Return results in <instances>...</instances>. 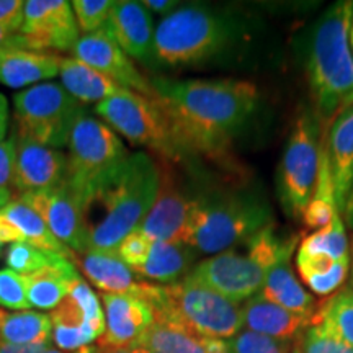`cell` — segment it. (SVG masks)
Segmentation results:
<instances>
[{
  "instance_id": "cell-1",
  "label": "cell",
  "mask_w": 353,
  "mask_h": 353,
  "mask_svg": "<svg viewBox=\"0 0 353 353\" xmlns=\"http://www.w3.org/2000/svg\"><path fill=\"white\" fill-rule=\"evenodd\" d=\"M154 99L169 118L185 154L221 159L259 105V90L239 79L151 81Z\"/></svg>"
},
{
  "instance_id": "cell-2",
  "label": "cell",
  "mask_w": 353,
  "mask_h": 353,
  "mask_svg": "<svg viewBox=\"0 0 353 353\" xmlns=\"http://www.w3.org/2000/svg\"><path fill=\"white\" fill-rule=\"evenodd\" d=\"M161 167L145 152H132L82 208L88 249L117 252L156 203Z\"/></svg>"
},
{
  "instance_id": "cell-3",
  "label": "cell",
  "mask_w": 353,
  "mask_h": 353,
  "mask_svg": "<svg viewBox=\"0 0 353 353\" xmlns=\"http://www.w3.org/2000/svg\"><path fill=\"white\" fill-rule=\"evenodd\" d=\"M353 2H337L324 12L307 34L304 76L316 120L325 130L353 87V56L348 32Z\"/></svg>"
},
{
  "instance_id": "cell-4",
  "label": "cell",
  "mask_w": 353,
  "mask_h": 353,
  "mask_svg": "<svg viewBox=\"0 0 353 353\" xmlns=\"http://www.w3.org/2000/svg\"><path fill=\"white\" fill-rule=\"evenodd\" d=\"M272 224L270 203L260 190H205L190 200L179 242L195 254L216 255L244 244Z\"/></svg>"
},
{
  "instance_id": "cell-5",
  "label": "cell",
  "mask_w": 353,
  "mask_h": 353,
  "mask_svg": "<svg viewBox=\"0 0 353 353\" xmlns=\"http://www.w3.org/2000/svg\"><path fill=\"white\" fill-rule=\"evenodd\" d=\"M245 34L236 13L210 6H180L159 21L151 64L179 69L210 63L226 54Z\"/></svg>"
},
{
  "instance_id": "cell-6",
  "label": "cell",
  "mask_w": 353,
  "mask_h": 353,
  "mask_svg": "<svg viewBox=\"0 0 353 353\" xmlns=\"http://www.w3.org/2000/svg\"><path fill=\"white\" fill-rule=\"evenodd\" d=\"M139 298L151 304L156 322L187 330L196 337L228 341L244 329L239 304L187 276L174 285L145 281Z\"/></svg>"
},
{
  "instance_id": "cell-7",
  "label": "cell",
  "mask_w": 353,
  "mask_h": 353,
  "mask_svg": "<svg viewBox=\"0 0 353 353\" xmlns=\"http://www.w3.org/2000/svg\"><path fill=\"white\" fill-rule=\"evenodd\" d=\"M130 156L123 141L107 123L87 112L76 121L69 138L65 185L81 208Z\"/></svg>"
},
{
  "instance_id": "cell-8",
  "label": "cell",
  "mask_w": 353,
  "mask_h": 353,
  "mask_svg": "<svg viewBox=\"0 0 353 353\" xmlns=\"http://www.w3.org/2000/svg\"><path fill=\"white\" fill-rule=\"evenodd\" d=\"M321 125L314 113L301 108L291 128L276 170V195L285 214L301 218L314 195L321 167Z\"/></svg>"
},
{
  "instance_id": "cell-9",
  "label": "cell",
  "mask_w": 353,
  "mask_h": 353,
  "mask_svg": "<svg viewBox=\"0 0 353 353\" xmlns=\"http://www.w3.org/2000/svg\"><path fill=\"white\" fill-rule=\"evenodd\" d=\"M13 132L46 148L59 149L69 144L70 132L85 113L77 101L59 83H38L15 95Z\"/></svg>"
},
{
  "instance_id": "cell-10",
  "label": "cell",
  "mask_w": 353,
  "mask_h": 353,
  "mask_svg": "<svg viewBox=\"0 0 353 353\" xmlns=\"http://www.w3.org/2000/svg\"><path fill=\"white\" fill-rule=\"evenodd\" d=\"M95 113L130 143L151 149L167 162L185 157L169 118L154 97L125 88L121 94L97 103Z\"/></svg>"
},
{
  "instance_id": "cell-11",
  "label": "cell",
  "mask_w": 353,
  "mask_h": 353,
  "mask_svg": "<svg viewBox=\"0 0 353 353\" xmlns=\"http://www.w3.org/2000/svg\"><path fill=\"white\" fill-rule=\"evenodd\" d=\"M51 341L61 352H77L99 342L105 334V312L100 298L81 276L69 296L51 314Z\"/></svg>"
},
{
  "instance_id": "cell-12",
  "label": "cell",
  "mask_w": 353,
  "mask_h": 353,
  "mask_svg": "<svg viewBox=\"0 0 353 353\" xmlns=\"http://www.w3.org/2000/svg\"><path fill=\"white\" fill-rule=\"evenodd\" d=\"M265 275L267 270L247 249H229L193 265L187 278L239 304L260 293Z\"/></svg>"
},
{
  "instance_id": "cell-13",
  "label": "cell",
  "mask_w": 353,
  "mask_h": 353,
  "mask_svg": "<svg viewBox=\"0 0 353 353\" xmlns=\"http://www.w3.org/2000/svg\"><path fill=\"white\" fill-rule=\"evenodd\" d=\"M20 33L37 52L72 51L81 38L72 7L65 0H26Z\"/></svg>"
},
{
  "instance_id": "cell-14",
  "label": "cell",
  "mask_w": 353,
  "mask_h": 353,
  "mask_svg": "<svg viewBox=\"0 0 353 353\" xmlns=\"http://www.w3.org/2000/svg\"><path fill=\"white\" fill-rule=\"evenodd\" d=\"M19 200L28 205L41 216L50 231L61 244L74 254L85 252L88 249L87 228L83 223L82 208L74 198L68 185L44 192H30L19 195Z\"/></svg>"
},
{
  "instance_id": "cell-15",
  "label": "cell",
  "mask_w": 353,
  "mask_h": 353,
  "mask_svg": "<svg viewBox=\"0 0 353 353\" xmlns=\"http://www.w3.org/2000/svg\"><path fill=\"white\" fill-rule=\"evenodd\" d=\"M72 54L74 59L82 61L83 64L105 74L123 88L145 97H154L151 82L145 81V77L136 69L121 48L110 38L105 28L79 38L76 46L72 48Z\"/></svg>"
},
{
  "instance_id": "cell-16",
  "label": "cell",
  "mask_w": 353,
  "mask_h": 353,
  "mask_svg": "<svg viewBox=\"0 0 353 353\" xmlns=\"http://www.w3.org/2000/svg\"><path fill=\"white\" fill-rule=\"evenodd\" d=\"M68 156L57 149L17 138L15 169L12 187L19 195L44 192L65 183Z\"/></svg>"
},
{
  "instance_id": "cell-17",
  "label": "cell",
  "mask_w": 353,
  "mask_h": 353,
  "mask_svg": "<svg viewBox=\"0 0 353 353\" xmlns=\"http://www.w3.org/2000/svg\"><path fill=\"white\" fill-rule=\"evenodd\" d=\"M105 306V334L95 342L100 347H132L156 322L145 299L134 294L101 293Z\"/></svg>"
},
{
  "instance_id": "cell-18",
  "label": "cell",
  "mask_w": 353,
  "mask_h": 353,
  "mask_svg": "<svg viewBox=\"0 0 353 353\" xmlns=\"http://www.w3.org/2000/svg\"><path fill=\"white\" fill-rule=\"evenodd\" d=\"M103 28L128 57L151 63L156 28L151 12L143 2H114Z\"/></svg>"
},
{
  "instance_id": "cell-19",
  "label": "cell",
  "mask_w": 353,
  "mask_h": 353,
  "mask_svg": "<svg viewBox=\"0 0 353 353\" xmlns=\"http://www.w3.org/2000/svg\"><path fill=\"white\" fill-rule=\"evenodd\" d=\"M190 200L192 196L183 193L167 165H162L156 203L138 229L151 242L180 241L188 221Z\"/></svg>"
},
{
  "instance_id": "cell-20",
  "label": "cell",
  "mask_w": 353,
  "mask_h": 353,
  "mask_svg": "<svg viewBox=\"0 0 353 353\" xmlns=\"http://www.w3.org/2000/svg\"><path fill=\"white\" fill-rule=\"evenodd\" d=\"M322 143L332 176L335 203L342 214L353 180V105L341 110L332 123L322 130Z\"/></svg>"
},
{
  "instance_id": "cell-21",
  "label": "cell",
  "mask_w": 353,
  "mask_h": 353,
  "mask_svg": "<svg viewBox=\"0 0 353 353\" xmlns=\"http://www.w3.org/2000/svg\"><path fill=\"white\" fill-rule=\"evenodd\" d=\"M0 242L2 244H25L37 245L39 249L52 250L59 254H72L64 244L56 239L41 216L37 211L13 198L8 205L0 211Z\"/></svg>"
},
{
  "instance_id": "cell-22",
  "label": "cell",
  "mask_w": 353,
  "mask_h": 353,
  "mask_svg": "<svg viewBox=\"0 0 353 353\" xmlns=\"http://www.w3.org/2000/svg\"><path fill=\"white\" fill-rule=\"evenodd\" d=\"M242 322L247 330L268 335V337L291 341L298 339L309 325V317L299 316L288 309L265 299L262 294H255L242 304Z\"/></svg>"
},
{
  "instance_id": "cell-23",
  "label": "cell",
  "mask_w": 353,
  "mask_h": 353,
  "mask_svg": "<svg viewBox=\"0 0 353 353\" xmlns=\"http://www.w3.org/2000/svg\"><path fill=\"white\" fill-rule=\"evenodd\" d=\"M76 262L92 285L101 293H123L139 296L144 281H138L131 268L118 257L117 252H100L87 249L85 252L72 254Z\"/></svg>"
},
{
  "instance_id": "cell-24",
  "label": "cell",
  "mask_w": 353,
  "mask_h": 353,
  "mask_svg": "<svg viewBox=\"0 0 353 353\" xmlns=\"http://www.w3.org/2000/svg\"><path fill=\"white\" fill-rule=\"evenodd\" d=\"M260 294L278 306L296 312L311 319L316 312V301L312 294L299 283L290 265V259H283L268 268Z\"/></svg>"
},
{
  "instance_id": "cell-25",
  "label": "cell",
  "mask_w": 353,
  "mask_h": 353,
  "mask_svg": "<svg viewBox=\"0 0 353 353\" xmlns=\"http://www.w3.org/2000/svg\"><path fill=\"white\" fill-rule=\"evenodd\" d=\"M196 254L183 242H152L151 252L138 270L144 280L162 285H174L182 281L192 272Z\"/></svg>"
},
{
  "instance_id": "cell-26",
  "label": "cell",
  "mask_w": 353,
  "mask_h": 353,
  "mask_svg": "<svg viewBox=\"0 0 353 353\" xmlns=\"http://www.w3.org/2000/svg\"><path fill=\"white\" fill-rule=\"evenodd\" d=\"M63 57L50 52L12 51L0 59V82L20 88L56 77Z\"/></svg>"
},
{
  "instance_id": "cell-27",
  "label": "cell",
  "mask_w": 353,
  "mask_h": 353,
  "mask_svg": "<svg viewBox=\"0 0 353 353\" xmlns=\"http://www.w3.org/2000/svg\"><path fill=\"white\" fill-rule=\"evenodd\" d=\"M59 76L65 90L81 103H100L125 90L105 74L74 57L61 59Z\"/></svg>"
},
{
  "instance_id": "cell-28",
  "label": "cell",
  "mask_w": 353,
  "mask_h": 353,
  "mask_svg": "<svg viewBox=\"0 0 353 353\" xmlns=\"http://www.w3.org/2000/svg\"><path fill=\"white\" fill-rule=\"evenodd\" d=\"M296 268L303 283L317 296H330L347 280L350 257L332 259L329 255L296 252Z\"/></svg>"
},
{
  "instance_id": "cell-29",
  "label": "cell",
  "mask_w": 353,
  "mask_h": 353,
  "mask_svg": "<svg viewBox=\"0 0 353 353\" xmlns=\"http://www.w3.org/2000/svg\"><path fill=\"white\" fill-rule=\"evenodd\" d=\"M81 276L76 263L64 268H48L34 275L25 276L26 294L32 307L52 311L69 296L74 281Z\"/></svg>"
},
{
  "instance_id": "cell-30",
  "label": "cell",
  "mask_w": 353,
  "mask_h": 353,
  "mask_svg": "<svg viewBox=\"0 0 353 353\" xmlns=\"http://www.w3.org/2000/svg\"><path fill=\"white\" fill-rule=\"evenodd\" d=\"M52 325L48 314L37 311H3L0 309V343L38 345L51 343Z\"/></svg>"
},
{
  "instance_id": "cell-31",
  "label": "cell",
  "mask_w": 353,
  "mask_h": 353,
  "mask_svg": "<svg viewBox=\"0 0 353 353\" xmlns=\"http://www.w3.org/2000/svg\"><path fill=\"white\" fill-rule=\"evenodd\" d=\"M311 325L335 341L353 347V296L345 288L330 294L311 317Z\"/></svg>"
},
{
  "instance_id": "cell-32",
  "label": "cell",
  "mask_w": 353,
  "mask_h": 353,
  "mask_svg": "<svg viewBox=\"0 0 353 353\" xmlns=\"http://www.w3.org/2000/svg\"><path fill=\"white\" fill-rule=\"evenodd\" d=\"M337 214H341V211H339L337 203H335L332 176H330L327 156H325L324 143H322V134H321L319 176H317L314 195H312V198L307 203V206L304 208L301 219L309 229L321 231V229L327 228Z\"/></svg>"
},
{
  "instance_id": "cell-33",
  "label": "cell",
  "mask_w": 353,
  "mask_h": 353,
  "mask_svg": "<svg viewBox=\"0 0 353 353\" xmlns=\"http://www.w3.org/2000/svg\"><path fill=\"white\" fill-rule=\"evenodd\" d=\"M134 347L156 353H208L201 337L164 322H154Z\"/></svg>"
},
{
  "instance_id": "cell-34",
  "label": "cell",
  "mask_w": 353,
  "mask_h": 353,
  "mask_svg": "<svg viewBox=\"0 0 353 353\" xmlns=\"http://www.w3.org/2000/svg\"><path fill=\"white\" fill-rule=\"evenodd\" d=\"M74 254V252H72ZM72 254H59L39 249L37 245L17 242L8 245L6 252L7 267L21 276H30L48 268H64L72 262Z\"/></svg>"
},
{
  "instance_id": "cell-35",
  "label": "cell",
  "mask_w": 353,
  "mask_h": 353,
  "mask_svg": "<svg viewBox=\"0 0 353 353\" xmlns=\"http://www.w3.org/2000/svg\"><path fill=\"white\" fill-rule=\"evenodd\" d=\"M298 250H303L306 254L329 255L332 259L350 257L348 255V239L342 214L335 216L327 228L314 231L306 239H303Z\"/></svg>"
},
{
  "instance_id": "cell-36",
  "label": "cell",
  "mask_w": 353,
  "mask_h": 353,
  "mask_svg": "<svg viewBox=\"0 0 353 353\" xmlns=\"http://www.w3.org/2000/svg\"><path fill=\"white\" fill-rule=\"evenodd\" d=\"M290 350L291 343L288 341H280L247 329L226 341V353H290Z\"/></svg>"
},
{
  "instance_id": "cell-37",
  "label": "cell",
  "mask_w": 353,
  "mask_h": 353,
  "mask_svg": "<svg viewBox=\"0 0 353 353\" xmlns=\"http://www.w3.org/2000/svg\"><path fill=\"white\" fill-rule=\"evenodd\" d=\"M113 3V0H74L70 2L79 30L88 34L103 28Z\"/></svg>"
},
{
  "instance_id": "cell-38",
  "label": "cell",
  "mask_w": 353,
  "mask_h": 353,
  "mask_svg": "<svg viewBox=\"0 0 353 353\" xmlns=\"http://www.w3.org/2000/svg\"><path fill=\"white\" fill-rule=\"evenodd\" d=\"M0 306L12 311H28L32 307L26 294L25 276L10 268L0 270Z\"/></svg>"
},
{
  "instance_id": "cell-39",
  "label": "cell",
  "mask_w": 353,
  "mask_h": 353,
  "mask_svg": "<svg viewBox=\"0 0 353 353\" xmlns=\"http://www.w3.org/2000/svg\"><path fill=\"white\" fill-rule=\"evenodd\" d=\"M151 247L152 242L139 229H134V231L128 234L125 239L120 242V245L117 249V255L134 273V270H138L141 265L144 263V260L148 259L149 252H151Z\"/></svg>"
},
{
  "instance_id": "cell-40",
  "label": "cell",
  "mask_w": 353,
  "mask_h": 353,
  "mask_svg": "<svg viewBox=\"0 0 353 353\" xmlns=\"http://www.w3.org/2000/svg\"><path fill=\"white\" fill-rule=\"evenodd\" d=\"M298 352L301 353H353V347L335 341L309 325L298 337Z\"/></svg>"
},
{
  "instance_id": "cell-41",
  "label": "cell",
  "mask_w": 353,
  "mask_h": 353,
  "mask_svg": "<svg viewBox=\"0 0 353 353\" xmlns=\"http://www.w3.org/2000/svg\"><path fill=\"white\" fill-rule=\"evenodd\" d=\"M17 156V134L0 141V190H10Z\"/></svg>"
},
{
  "instance_id": "cell-42",
  "label": "cell",
  "mask_w": 353,
  "mask_h": 353,
  "mask_svg": "<svg viewBox=\"0 0 353 353\" xmlns=\"http://www.w3.org/2000/svg\"><path fill=\"white\" fill-rule=\"evenodd\" d=\"M23 7L21 0H0V32L20 33L23 25Z\"/></svg>"
},
{
  "instance_id": "cell-43",
  "label": "cell",
  "mask_w": 353,
  "mask_h": 353,
  "mask_svg": "<svg viewBox=\"0 0 353 353\" xmlns=\"http://www.w3.org/2000/svg\"><path fill=\"white\" fill-rule=\"evenodd\" d=\"M0 50L6 51H33L32 43L21 33L0 32ZM37 52V51H34Z\"/></svg>"
},
{
  "instance_id": "cell-44",
  "label": "cell",
  "mask_w": 353,
  "mask_h": 353,
  "mask_svg": "<svg viewBox=\"0 0 353 353\" xmlns=\"http://www.w3.org/2000/svg\"><path fill=\"white\" fill-rule=\"evenodd\" d=\"M149 350H145L143 347H100L97 343H92V345H87L81 348V350L74 352V353H148Z\"/></svg>"
},
{
  "instance_id": "cell-45",
  "label": "cell",
  "mask_w": 353,
  "mask_h": 353,
  "mask_svg": "<svg viewBox=\"0 0 353 353\" xmlns=\"http://www.w3.org/2000/svg\"><path fill=\"white\" fill-rule=\"evenodd\" d=\"M144 6L149 8V12L161 13V15H170L172 12H175L182 3L175 2V0H144Z\"/></svg>"
},
{
  "instance_id": "cell-46",
  "label": "cell",
  "mask_w": 353,
  "mask_h": 353,
  "mask_svg": "<svg viewBox=\"0 0 353 353\" xmlns=\"http://www.w3.org/2000/svg\"><path fill=\"white\" fill-rule=\"evenodd\" d=\"M50 343H38V345H8L0 343V353H44Z\"/></svg>"
},
{
  "instance_id": "cell-47",
  "label": "cell",
  "mask_w": 353,
  "mask_h": 353,
  "mask_svg": "<svg viewBox=\"0 0 353 353\" xmlns=\"http://www.w3.org/2000/svg\"><path fill=\"white\" fill-rule=\"evenodd\" d=\"M8 101L6 97L0 94V141L6 139L7 130H8Z\"/></svg>"
},
{
  "instance_id": "cell-48",
  "label": "cell",
  "mask_w": 353,
  "mask_h": 353,
  "mask_svg": "<svg viewBox=\"0 0 353 353\" xmlns=\"http://www.w3.org/2000/svg\"><path fill=\"white\" fill-rule=\"evenodd\" d=\"M342 218L347 223V226L353 229V180H352L350 190H348V196L345 200V206H343Z\"/></svg>"
},
{
  "instance_id": "cell-49",
  "label": "cell",
  "mask_w": 353,
  "mask_h": 353,
  "mask_svg": "<svg viewBox=\"0 0 353 353\" xmlns=\"http://www.w3.org/2000/svg\"><path fill=\"white\" fill-rule=\"evenodd\" d=\"M13 200L10 190H0V211H2L6 206Z\"/></svg>"
},
{
  "instance_id": "cell-50",
  "label": "cell",
  "mask_w": 353,
  "mask_h": 353,
  "mask_svg": "<svg viewBox=\"0 0 353 353\" xmlns=\"http://www.w3.org/2000/svg\"><path fill=\"white\" fill-rule=\"evenodd\" d=\"M352 105H353V87H352V90H350V92H348V95L345 97V99H343L341 110H343V108H347V107H352ZM341 110H339V112H341ZM337 114H339V113H337Z\"/></svg>"
},
{
  "instance_id": "cell-51",
  "label": "cell",
  "mask_w": 353,
  "mask_h": 353,
  "mask_svg": "<svg viewBox=\"0 0 353 353\" xmlns=\"http://www.w3.org/2000/svg\"><path fill=\"white\" fill-rule=\"evenodd\" d=\"M345 290L353 296V270H352V273H350V276H348V281H347V285H345Z\"/></svg>"
},
{
  "instance_id": "cell-52",
  "label": "cell",
  "mask_w": 353,
  "mask_h": 353,
  "mask_svg": "<svg viewBox=\"0 0 353 353\" xmlns=\"http://www.w3.org/2000/svg\"><path fill=\"white\" fill-rule=\"evenodd\" d=\"M348 43H350V50H352V56H353V19H352V25H350V32H348Z\"/></svg>"
},
{
  "instance_id": "cell-53",
  "label": "cell",
  "mask_w": 353,
  "mask_h": 353,
  "mask_svg": "<svg viewBox=\"0 0 353 353\" xmlns=\"http://www.w3.org/2000/svg\"><path fill=\"white\" fill-rule=\"evenodd\" d=\"M44 353H65V352H61L59 348H56V347H48L46 352H44Z\"/></svg>"
},
{
  "instance_id": "cell-54",
  "label": "cell",
  "mask_w": 353,
  "mask_h": 353,
  "mask_svg": "<svg viewBox=\"0 0 353 353\" xmlns=\"http://www.w3.org/2000/svg\"><path fill=\"white\" fill-rule=\"evenodd\" d=\"M8 52H12V51H6V50H0V59H2L3 56H7Z\"/></svg>"
},
{
  "instance_id": "cell-55",
  "label": "cell",
  "mask_w": 353,
  "mask_h": 353,
  "mask_svg": "<svg viewBox=\"0 0 353 353\" xmlns=\"http://www.w3.org/2000/svg\"><path fill=\"white\" fill-rule=\"evenodd\" d=\"M2 245L3 244H2V242H0V255H2Z\"/></svg>"
},
{
  "instance_id": "cell-56",
  "label": "cell",
  "mask_w": 353,
  "mask_h": 353,
  "mask_svg": "<svg viewBox=\"0 0 353 353\" xmlns=\"http://www.w3.org/2000/svg\"><path fill=\"white\" fill-rule=\"evenodd\" d=\"M293 353H301V352H298V350H294V352H293Z\"/></svg>"
},
{
  "instance_id": "cell-57",
  "label": "cell",
  "mask_w": 353,
  "mask_h": 353,
  "mask_svg": "<svg viewBox=\"0 0 353 353\" xmlns=\"http://www.w3.org/2000/svg\"><path fill=\"white\" fill-rule=\"evenodd\" d=\"M352 260H353V249H352Z\"/></svg>"
},
{
  "instance_id": "cell-58",
  "label": "cell",
  "mask_w": 353,
  "mask_h": 353,
  "mask_svg": "<svg viewBox=\"0 0 353 353\" xmlns=\"http://www.w3.org/2000/svg\"><path fill=\"white\" fill-rule=\"evenodd\" d=\"M148 353H156V352H148Z\"/></svg>"
}]
</instances>
